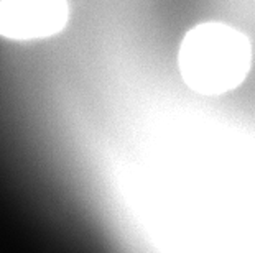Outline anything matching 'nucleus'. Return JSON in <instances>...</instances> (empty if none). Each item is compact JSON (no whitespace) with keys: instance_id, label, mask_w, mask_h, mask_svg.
Returning <instances> with one entry per match:
<instances>
[{"instance_id":"2","label":"nucleus","mask_w":255,"mask_h":253,"mask_svg":"<svg viewBox=\"0 0 255 253\" xmlns=\"http://www.w3.org/2000/svg\"><path fill=\"white\" fill-rule=\"evenodd\" d=\"M68 0H0V36L15 41L41 40L64 30Z\"/></svg>"},{"instance_id":"1","label":"nucleus","mask_w":255,"mask_h":253,"mask_svg":"<svg viewBox=\"0 0 255 253\" xmlns=\"http://www.w3.org/2000/svg\"><path fill=\"white\" fill-rule=\"evenodd\" d=\"M252 66V45L242 31L219 21L196 25L184 35L178 68L191 90L222 95L239 87Z\"/></svg>"}]
</instances>
